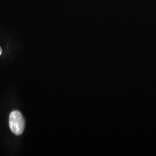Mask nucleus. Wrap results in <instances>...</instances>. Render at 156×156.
Segmentation results:
<instances>
[{"mask_svg":"<svg viewBox=\"0 0 156 156\" xmlns=\"http://www.w3.org/2000/svg\"><path fill=\"white\" fill-rule=\"evenodd\" d=\"M9 124L12 132L15 135H20L23 133L25 128V120L20 112H12L9 118Z\"/></svg>","mask_w":156,"mask_h":156,"instance_id":"1","label":"nucleus"},{"mask_svg":"<svg viewBox=\"0 0 156 156\" xmlns=\"http://www.w3.org/2000/svg\"><path fill=\"white\" fill-rule=\"evenodd\" d=\"M2 50L1 48L0 47V56H1V53H2Z\"/></svg>","mask_w":156,"mask_h":156,"instance_id":"2","label":"nucleus"}]
</instances>
